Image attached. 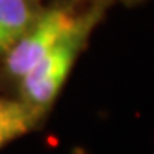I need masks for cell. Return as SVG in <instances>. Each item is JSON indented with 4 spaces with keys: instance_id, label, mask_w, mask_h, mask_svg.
<instances>
[{
    "instance_id": "6da1fadb",
    "label": "cell",
    "mask_w": 154,
    "mask_h": 154,
    "mask_svg": "<svg viewBox=\"0 0 154 154\" xmlns=\"http://www.w3.org/2000/svg\"><path fill=\"white\" fill-rule=\"evenodd\" d=\"M101 13L103 7L100 5L91 7L84 14L80 26L20 79V100L24 104L42 116L49 110L66 83Z\"/></svg>"
},
{
    "instance_id": "7a4b0ae2",
    "label": "cell",
    "mask_w": 154,
    "mask_h": 154,
    "mask_svg": "<svg viewBox=\"0 0 154 154\" xmlns=\"http://www.w3.org/2000/svg\"><path fill=\"white\" fill-rule=\"evenodd\" d=\"M86 14V13H84ZM64 9H51L30 23L6 57V72L20 80L46 54L76 30L84 19Z\"/></svg>"
},
{
    "instance_id": "3957f363",
    "label": "cell",
    "mask_w": 154,
    "mask_h": 154,
    "mask_svg": "<svg viewBox=\"0 0 154 154\" xmlns=\"http://www.w3.org/2000/svg\"><path fill=\"white\" fill-rule=\"evenodd\" d=\"M42 114L22 100H11L0 96V149L23 137L37 126Z\"/></svg>"
},
{
    "instance_id": "277c9868",
    "label": "cell",
    "mask_w": 154,
    "mask_h": 154,
    "mask_svg": "<svg viewBox=\"0 0 154 154\" xmlns=\"http://www.w3.org/2000/svg\"><path fill=\"white\" fill-rule=\"evenodd\" d=\"M33 22L26 0H0V57L16 44Z\"/></svg>"
}]
</instances>
